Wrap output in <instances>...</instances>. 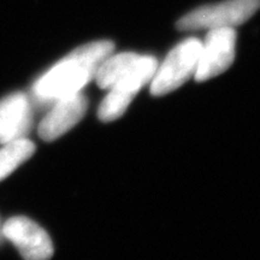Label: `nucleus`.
<instances>
[{"label": "nucleus", "instance_id": "423d86ee", "mask_svg": "<svg viewBox=\"0 0 260 260\" xmlns=\"http://www.w3.org/2000/svg\"><path fill=\"white\" fill-rule=\"evenodd\" d=\"M3 234L14 243L24 260H50L53 255L51 237L27 217L17 216L6 220Z\"/></svg>", "mask_w": 260, "mask_h": 260}, {"label": "nucleus", "instance_id": "39448f33", "mask_svg": "<svg viewBox=\"0 0 260 260\" xmlns=\"http://www.w3.org/2000/svg\"><path fill=\"white\" fill-rule=\"evenodd\" d=\"M235 47L236 31L233 28L210 29L201 45L194 79L204 82L229 69L235 59Z\"/></svg>", "mask_w": 260, "mask_h": 260}, {"label": "nucleus", "instance_id": "7ed1b4c3", "mask_svg": "<svg viewBox=\"0 0 260 260\" xmlns=\"http://www.w3.org/2000/svg\"><path fill=\"white\" fill-rule=\"evenodd\" d=\"M260 9V0H225L218 4L200 6L177 22L180 30L234 28L245 23Z\"/></svg>", "mask_w": 260, "mask_h": 260}, {"label": "nucleus", "instance_id": "6e6552de", "mask_svg": "<svg viewBox=\"0 0 260 260\" xmlns=\"http://www.w3.org/2000/svg\"><path fill=\"white\" fill-rule=\"evenodd\" d=\"M31 117L30 102L24 93H12L0 100V145L25 138Z\"/></svg>", "mask_w": 260, "mask_h": 260}, {"label": "nucleus", "instance_id": "f03ea898", "mask_svg": "<svg viewBox=\"0 0 260 260\" xmlns=\"http://www.w3.org/2000/svg\"><path fill=\"white\" fill-rule=\"evenodd\" d=\"M157 68L158 61L154 57L140 56L134 68L117 81L104 98L98 110L100 121L112 122L118 119L126 111L142 87L151 83Z\"/></svg>", "mask_w": 260, "mask_h": 260}, {"label": "nucleus", "instance_id": "f257e3e1", "mask_svg": "<svg viewBox=\"0 0 260 260\" xmlns=\"http://www.w3.org/2000/svg\"><path fill=\"white\" fill-rule=\"evenodd\" d=\"M112 41L100 40L80 46L58 61L32 86L35 95L44 102L60 99L81 92L95 77L100 64L113 53Z\"/></svg>", "mask_w": 260, "mask_h": 260}, {"label": "nucleus", "instance_id": "0eeeda50", "mask_svg": "<svg viewBox=\"0 0 260 260\" xmlns=\"http://www.w3.org/2000/svg\"><path fill=\"white\" fill-rule=\"evenodd\" d=\"M88 100L82 92L60 98L39 125V135L46 142L60 138L83 118Z\"/></svg>", "mask_w": 260, "mask_h": 260}, {"label": "nucleus", "instance_id": "1a4fd4ad", "mask_svg": "<svg viewBox=\"0 0 260 260\" xmlns=\"http://www.w3.org/2000/svg\"><path fill=\"white\" fill-rule=\"evenodd\" d=\"M141 54L133 53V52H123L116 56L110 54L105 60L100 64L99 69L95 74L98 86L102 89H110L117 81L121 80L126 73L134 68L138 63Z\"/></svg>", "mask_w": 260, "mask_h": 260}, {"label": "nucleus", "instance_id": "9d476101", "mask_svg": "<svg viewBox=\"0 0 260 260\" xmlns=\"http://www.w3.org/2000/svg\"><path fill=\"white\" fill-rule=\"evenodd\" d=\"M35 144L27 138L15 140V141L4 144L0 148V181L21 167L24 161L34 154Z\"/></svg>", "mask_w": 260, "mask_h": 260}, {"label": "nucleus", "instance_id": "20e7f679", "mask_svg": "<svg viewBox=\"0 0 260 260\" xmlns=\"http://www.w3.org/2000/svg\"><path fill=\"white\" fill-rule=\"evenodd\" d=\"M203 42L195 38L182 41L172 48L151 81V94L161 96L186 83L195 75Z\"/></svg>", "mask_w": 260, "mask_h": 260}]
</instances>
